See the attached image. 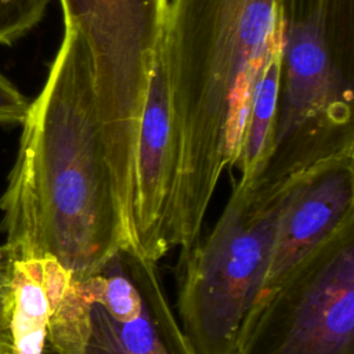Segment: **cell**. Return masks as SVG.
<instances>
[{"label":"cell","mask_w":354,"mask_h":354,"mask_svg":"<svg viewBox=\"0 0 354 354\" xmlns=\"http://www.w3.org/2000/svg\"><path fill=\"white\" fill-rule=\"evenodd\" d=\"M15 163L0 198L6 243L17 259H53L75 279L126 246L95 104L86 41L64 36L39 95L29 102Z\"/></svg>","instance_id":"6da1fadb"},{"label":"cell","mask_w":354,"mask_h":354,"mask_svg":"<svg viewBox=\"0 0 354 354\" xmlns=\"http://www.w3.org/2000/svg\"><path fill=\"white\" fill-rule=\"evenodd\" d=\"M279 44L277 0H169L160 48L176 145L170 249L202 234L223 171L238 163L254 90Z\"/></svg>","instance_id":"7a4b0ae2"},{"label":"cell","mask_w":354,"mask_h":354,"mask_svg":"<svg viewBox=\"0 0 354 354\" xmlns=\"http://www.w3.org/2000/svg\"><path fill=\"white\" fill-rule=\"evenodd\" d=\"M281 82L274 138L253 187L354 155V0H277Z\"/></svg>","instance_id":"3957f363"},{"label":"cell","mask_w":354,"mask_h":354,"mask_svg":"<svg viewBox=\"0 0 354 354\" xmlns=\"http://www.w3.org/2000/svg\"><path fill=\"white\" fill-rule=\"evenodd\" d=\"M288 184L235 181L212 230L178 249L177 318L195 354L234 353L263 295Z\"/></svg>","instance_id":"277c9868"},{"label":"cell","mask_w":354,"mask_h":354,"mask_svg":"<svg viewBox=\"0 0 354 354\" xmlns=\"http://www.w3.org/2000/svg\"><path fill=\"white\" fill-rule=\"evenodd\" d=\"M41 354H195L156 261L129 246L75 279L53 270V307Z\"/></svg>","instance_id":"5b68a950"},{"label":"cell","mask_w":354,"mask_h":354,"mask_svg":"<svg viewBox=\"0 0 354 354\" xmlns=\"http://www.w3.org/2000/svg\"><path fill=\"white\" fill-rule=\"evenodd\" d=\"M90 53L97 112L115 194L131 156L169 0H59Z\"/></svg>","instance_id":"8992f818"},{"label":"cell","mask_w":354,"mask_h":354,"mask_svg":"<svg viewBox=\"0 0 354 354\" xmlns=\"http://www.w3.org/2000/svg\"><path fill=\"white\" fill-rule=\"evenodd\" d=\"M232 354H354V220L259 299Z\"/></svg>","instance_id":"52a82bcc"},{"label":"cell","mask_w":354,"mask_h":354,"mask_svg":"<svg viewBox=\"0 0 354 354\" xmlns=\"http://www.w3.org/2000/svg\"><path fill=\"white\" fill-rule=\"evenodd\" d=\"M350 220H354V155L324 160L290 178L263 295Z\"/></svg>","instance_id":"ba28073f"},{"label":"cell","mask_w":354,"mask_h":354,"mask_svg":"<svg viewBox=\"0 0 354 354\" xmlns=\"http://www.w3.org/2000/svg\"><path fill=\"white\" fill-rule=\"evenodd\" d=\"M53 259H17L10 329L14 354H41L53 307Z\"/></svg>","instance_id":"9c48e42d"},{"label":"cell","mask_w":354,"mask_h":354,"mask_svg":"<svg viewBox=\"0 0 354 354\" xmlns=\"http://www.w3.org/2000/svg\"><path fill=\"white\" fill-rule=\"evenodd\" d=\"M281 82V44L272 51L254 90L238 163L239 184H253L271 149Z\"/></svg>","instance_id":"30bf717a"},{"label":"cell","mask_w":354,"mask_h":354,"mask_svg":"<svg viewBox=\"0 0 354 354\" xmlns=\"http://www.w3.org/2000/svg\"><path fill=\"white\" fill-rule=\"evenodd\" d=\"M50 0H0V44L10 46L44 17Z\"/></svg>","instance_id":"8fae6325"},{"label":"cell","mask_w":354,"mask_h":354,"mask_svg":"<svg viewBox=\"0 0 354 354\" xmlns=\"http://www.w3.org/2000/svg\"><path fill=\"white\" fill-rule=\"evenodd\" d=\"M17 260L14 249L6 242L0 245V350L14 354L10 329L12 306V268Z\"/></svg>","instance_id":"7c38bea8"},{"label":"cell","mask_w":354,"mask_h":354,"mask_svg":"<svg viewBox=\"0 0 354 354\" xmlns=\"http://www.w3.org/2000/svg\"><path fill=\"white\" fill-rule=\"evenodd\" d=\"M29 102L18 88L0 73V123L21 124L28 112Z\"/></svg>","instance_id":"4fadbf2b"},{"label":"cell","mask_w":354,"mask_h":354,"mask_svg":"<svg viewBox=\"0 0 354 354\" xmlns=\"http://www.w3.org/2000/svg\"><path fill=\"white\" fill-rule=\"evenodd\" d=\"M0 354H10V353H7V351H3V350H0Z\"/></svg>","instance_id":"5bb4252c"}]
</instances>
